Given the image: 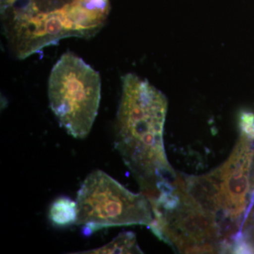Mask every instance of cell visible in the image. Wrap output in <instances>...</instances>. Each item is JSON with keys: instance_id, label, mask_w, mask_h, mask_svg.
Masks as SVG:
<instances>
[{"instance_id": "obj_2", "label": "cell", "mask_w": 254, "mask_h": 254, "mask_svg": "<svg viewBox=\"0 0 254 254\" xmlns=\"http://www.w3.org/2000/svg\"><path fill=\"white\" fill-rule=\"evenodd\" d=\"M110 10L109 0H1V29L11 54L24 60L65 38H93Z\"/></svg>"}, {"instance_id": "obj_4", "label": "cell", "mask_w": 254, "mask_h": 254, "mask_svg": "<svg viewBox=\"0 0 254 254\" xmlns=\"http://www.w3.org/2000/svg\"><path fill=\"white\" fill-rule=\"evenodd\" d=\"M100 98L99 73L73 53L62 55L48 79L50 108L60 126L73 138H86L98 115Z\"/></svg>"}, {"instance_id": "obj_7", "label": "cell", "mask_w": 254, "mask_h": 254, "mask_svg": "<svg viewBox=\"0 0 254 254\" xmlns=\"http://www.w3.org/2000/svg\"><path fill=\"white\" fill-rule=\"evenodd\" d=\"M77 217V203L67 197H60L50 206L49 218L58 226L64 227L76 223Z\"/></svg>"}, {"instance_id": "obj_3", "label": "cell", "mask_w": 254, "mask_h": 254, "mask_svg": "<svg viewBox=\"0 0 254 254\" xmlns=\"http://www.w3.org/2000/svg\"><path fill=\"white\" fill-rule=\"evenodd\" d=\"M254 140L241 133L230 158L208 175L185 179L192 198L212 214L225 240L232 241L242 227L252 195Z\"/></svg>"}, {"instance_id": "obj_1", "label": "cell", "mask_w": 254, "mask_h": 254, "mask_svg": "<svg viewBox=\"0 0 254 254\" xmlns=\"http://www.w3.org/2000/svg\"><path fill=\"white\" fill-rule=\"evenodd\" d=\"M167 111L166 97L147 80L134 73L122 77L115 147L147 198L156 194L158 182L177 179L164 148Z\"/></svg>"}, {"instance_id": "obj_6", "label": "cell", "mask_w": 254, "mask_h": 254, "mask_svg": "<svg viewBox=\"0 0 254 254\" xmlns=\"http://www.w3.org/2000/svg\"><path fill=\"white\" fill-rule=\"evenodd\" d=\"M75 254H143L137 243L136 236L131 232H123L108 245L100 248Z\"/></svg>"}, {"instance_id": "obj_5", "label": "cell", "mask_w": 254, "mask_h": 254, "mask_svg": "<svg viewBox=\"0 0 254 254\" xmlns=\"http://www.w3.org/2000/svg\"><path fill=\"white\" fill-rule=\"evenodd\" d=\"M76 223L89 235L108 227L144 225L153 221L149 200L132 193L108 174L95 170L86 177L77 193Z\"/></svg>"}, {"instance_id": "obj_8", "label": "cell", "mask_w": 254, "mask_h": 254, "mask_svg": "<svg viewBox=\"0 0 254 254\" xmlns=\"http://www.w3.org/2000/svg\"><path fill=\"white\" fill-rule=\"evenodd\" d=\"M235 242L245 247L249 254L254 253V202L247 209L245 222L237 232Z\"/></svg>"}, {"instance_id": "obj_9", "label": "cell", "mask_w": 254, "mask_h": 254, "mask_svg": "<svg viewBox=\"0 0 254 254\" xmlns=\"http://www.w3.org/2000/svg\"><path fill=\"white\" fill-rule=\"evenodd\" d=\"M252 167H253V173H254V164L252 163ZM252 189L254 188V175L253 174V176L252 175Z\"/></svg>"}]
</instances>
